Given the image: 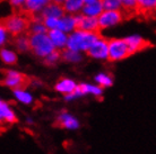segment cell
Returning a JSON list of instances; mask_svg holds the SVG:
<instances>
[{
  "mask_svg": "<svg viewBox=\"0 0 156 154\" xmlns=\"http://www.w3.org/2000/svg\"><path fill=\"white\" fill-rule=\"evenodd\" d=\"M102 37L98 33H88V32H75L67 38V49L70 51H86L88 50L95 42Z\"/></svg>",
  "mask_w": 156,
  "mask_h": 154,
  "instance_id": "obj_1",
  "label": "cell"
},
{
  "mask_svg": "<svg viewBox=\"0 0 156 154\" xmlns=\"http://www.w3.org/2000/svg\"><path fill=\"white\" fill-rule=\"evenodd\" d=\"M27 35V34H26ZM28 36V47L37 56L45 58L55 50L50 38L47 34H32Z\"/></svg>",
  "mask_w": 156,
  "mask_h": 154,
  "instance_id": "obj_2",
  "label": "cell"
},
{
  "mask_svg": "<svg viewBox=\"0 0 156 154\" xmlns=\"http://www.w3.org/2000/svg\"><path fill=\"white\" fill-rule=\"evenodd\" d=\"M130 56L125 39H108V60L119 61Z\"/></svg>",
  "mask_w": 156,
  "mask_h": 154,
  "instance_id": "obj_3",
  "label": "cell"
},
{
  "mask_svg": "<svg viewBox=\"0 0 156 154\" xmlns=\"http://www.w3.org/2000/svg\"><path fill=\"white\" fill-rule=\"evenodd\" d=\"M74 31L101 34V29H100L98 23V17H86L83 15H75Z\"/></svg>",
  "mask_w": 156,
  "mask_h": 154,
  "instance_id": "obj_4",
  "label": "cell"
},
{
  "mask_svg": "<svg viewBox=\"0 0 156 154\" xmlns=\"http://www.w3.org/2000/svg\"><path fill=\"white\" fill-rule=\"evenodd\" d=\"M122 16L119 10H105L102 12L100 16H98V23L100 29L108 28L110 26H113L122 22Z\"/></svg>",
  "mask_w": 156,
  "mask_h": 154,
  "instance_id": "obj_5",
  "label": "cell"
},
{
  "mask_svg": "<svg viewBox=\"0 0 156 154\" xmlns=\"http://www.w3.org/2000/svg\"><path fill=\"white\" fill-rule=\"evenodd\" d=\"M28 79L24 74L16 71H6V78L4 80V85L12 89H25L27 85Z\"/></svg>",
  "mask_w": 156,
  "mask_h": 154,
  "instance_id": "obj_6",
  "label": "cell"
},
{
  "mask_svg": "<svg viewBox=\"0 0 156 154\" xmlns=\"http://www.w3.org/2000/svg\"><path fill=\"white\" fill-rule=\"evenodd\" d=\"M156 0H137V16L141 19L155 18Z\"/></svg>",
  "mask_w": 156,
  "mask_h": 154,
  "instance_id": "obj_7",
  "label": "cell"
},
{
  "mask_svg": "<svg viewBox=\"0 0 156 154\" xmlns=\"http://www.w3.org/2000/svg\"><path fill=\"white\" fill-rule=\"evenodd\" d=\"M125 42H126V44H127V46H128L129 54H130V55L137 53V52L146 50V49L149 46H153V44L149 42V41L143 38L140 36H137V35L125 38Z\"/></svg>",
  "mask_w": 156,
  "mask_h": 154,
  "instance_id": "obj_8",
  "label": "cell"
},
{
  "mask_svg": "<svg viewBox=\"0 0 156 154\" xmlns=\"http://www.w3.org/2000/svg\"><path fill=\"white\" fill-rule=\"evenodd\" d=\"M86 53L88 56L94 59H106L108 58V39L102 36L88 50H86Z\"/></svg>",
  "mask_w": 156,
  "mask_h": 154,
  "instance_id": "obj_9",
  "label": "cell"
},
{
  "mask_svg": "<svg viewBox=\"0 0 156 154\" xmlns=\"http://www.w3.org/2000/svg\"><path fill=\"white\" fill-rule=\"evenodd\" d=\"M57 124L59 125V127L65 128L67 131H76L80 127L79 120L74 115L67 112H62L59 114L57 118Z\"/></svg>",
  "mask_w": 156,
  "mask_h": 154,
  "instance_id": "obj_10",
  "label": "cell"
},
{
  "mask_svg": "<svg viewBox=\"0 0 156 154\" xmlns=\"http://www.w3.org/2000/svg\"><path fill=\"white\" fill-rule=\"evenodd\" d=\"M40 14H41L43 19L44 18H58V19H60V18L67 16V14L63 10L62 6L55 4V2L51 1V0L50 2L40 12Z\"/></svg>",
  "mask_w": 156,
  "mask_h": 154,
  "instance_id": "obj_11",
  "label": "cell"
},
{
  "mask_svg": "<svg viewBox=\"0 0 156 154\" xmlns=\"http://www.w3.org/2000/svg\"><path fill=\"white\" fill-rule=\"evenodd\" d=\"M17 122V116H16L14 109L10 107V105L1 101L0 102V126L5 124H14Z\"/></svg>",
  "mask_w": 156,
  "mask_h": 154,
  "instance_id": "obj_12",
  "label": "cell"
},
{
  "mask_svg": "<svg viewBox=\"0 0 156 154\" xmlns=\"http://www.w3.org/2000/svg\"><path fill=\"white\" fill-rule=\"evenodd\" d=\"M47 35L49 36V38H50L52 45L55 46V49L61 50V49L66 46L68 37H67L63 32L59 31V29H50V31H48Z\"/></svg>",
  "mask_w": 156,
  "mask_h": 154,
  "instance_id": "obj_13",
  "label": "cell"
},
{
  "mask_svg": "<svg viewBox=\"0 0 156 154\" xmlns=\"http://www.w3.org/2000/svg\"><path fill=\"white\" fill-rule=\"evenodd\" d=\"M103 12V7L100 0H96L93 4H88L83 6L82 8V14L80 15L86 16V17H98Z\"/></svg>",
  "mask_w": 156,
  "mask_h": 154,
  "instance_id": "obj_14",
  "label": "cell"
},
{
  "mask_svg": "<svg viewBox=\"0 0 156 154\" xmlns=\"http://www.w3.org/2000/svg\"><path fill=\"white\" fill-rule=\"evenodd\" d=\"M77 85H76V82L74 80H70V79H61V80H59L57 82V85H55V89L58 91V92L62 93V95H69L74 91L75 89H76Z\"/></svg>",
  "mask_w": 156,
  "mask_h": 154,
  "instance_id": "obj_15",
  "label": "cell"
},
{
  "mask_svg": "<svg viewBox=\"0 0 156 154\" xmlns=\"http://www.w3.org/2000/svg\"><path fill=\"white\" fill-rule=\"evenodd\" d=\"M49 2L50 0H25L23 8L33 15V14L41 12Z\"/></svg>",
  "mask_w": 156,
  "mask_h": 154,
  "instance_id": "obj_16",
  "label": "cell"
},
{
  "mask_svg": "<svg viewBox=\"0 0 156 154\" xmlns=\"http://www.w3.org/2000/svg\"><path fill=\"white\" fill-rule=\"evenodd\" d=\"M84 6L83 0H63L62 8L66 14L74 16L76 12H78Z\"/></svg>",
  "mask_w": 156,
  "mask_h": 154,
  "instance_id": "obj_17",
  "label": "cell"
},
{
  "mask_svg": "<svg viewBox=\"0 0 156 154\" xmlns=\"http://www.w3.org/2000/svg\"><path fill=\"white\" fill-rule=\"evenodd\" d=\"M80 92L83 93V96L85 95H93L95 97H101L103 95V89L98 85H90V83H80L77 85Z\"/></svg>",
  "mask_w": 156,
  "mask_h": 154,
  "instance_id": "obj_18",
  "label": "cell"
},
{
  "mask_svg": "<svg viewBox=\"0 0 156 154\" xmlns=\"http://www.w3.org/2000/svg\"><path fill=\"white\" fill-rule=\"evenodd\" d=\"M74 28H75V15L74 16L67 15L59 19L57 29H59V31H61L65 33V32L74 31Z\"/></svg>",
  "mask_w": 156,
  "mask_h": 154,
  "instance_id": "obj_19",
  "label": "cell"
},
{
  "mask_svg": "<svg viewBox=\"0 0 156 154\" xmlns=\"http://www.w3.org/2000/svg\"><path fill=\"white\" fill-rule=\"evenodd\" d=\"M14 97H15V99L18 102L23 105H31L33 104V96H32L31 93L26 91L25 89H14Z\"/></svg>",
  "mask_w": 156,
  "mask_h": 154,
  "instance_id": "obj_20",
  "label": "cell"
},
{
  "mask_svg": "<svg viewBox=\"0 0 156 154\" xmlns=\"http://www.w3.org/2000/svg\"><path fill=\"white\" fill-rule=\"evenodd\" d=\"M60 59L68 62H78L82 60V56L78 54V52L70 51L68 49H61L60 50Z\"/></svg>",
  "mask_w": 156,
  "mask_h": 154,
  "instance_id": "obj_21",
  "label": "cell"
},
{
  "mask_svg": "<svg viewBox=\"0 0 156 154\" xmlns=\"http://www.w3.org/2000/svg\"><path fill=\"white\" fill-rule=\"evenodd\" d=\"M95 81L98 82V85L103 88H108L113 85V79L105 73H100L95 77Z\"/></svg>",
  "mask_w": 156,
  "mask_h": 154,
  "instance_id": "obj_22",
  "label": "cell"
},
{
  "mask_svg": "<svg viewBox=\"0 0 156 154\" xmlns=\"http://www.w3.org/2000/svg\"><path fill=\"white\" fill-rule=\"evenodd\" d=\"M0 56H1V60H2L6 64H15L16 62H17L16 54L9 50H1Z\"/></svg>",
  "mask_w": 156,
  "mask_h": 154,
  "instance_id": "obj_23",
  "label": "cell"
},
{
  "mask_svg": "<svg viewBox=\"0 0 156 154\" xmlns=\"http://www.w3.org/2000/svg\"><path fill=\"white\" fill-rule=\"evenodd\" d=\"M102 7L105 10H119L121 7V0H100Z\"/></svg>",
  "mask_w": 156,
  "mask_h": 154,
  "instance_id": "obj_24",
  "label": "cell"
},
{
  "mask_svg": "<svg viewBox=\"0 0 156 154\" xmlns=\"http://www.w3.org/2000/svg\"><path fill=\"white\" fill-rule=\"evenodd\" d=\"M16 46L20 51H25V50H30L28 47V36L26 34L25 35H20L16 37Z\"/></svg>",
  "mask_w": 156,
  "mask_h": 154,
  "instance_id": "obj_25",
  "label": "cell"
},
{
  "mask_svg": "<svg viewBox=\"0 0 156 154\" xmlns=\"http://www.w3.org/2000/svg\"><path fill=\"white\" fill-rule=\"evenodd\" d=\"M44 59H45L44 61H45L47 64H53V63H55L57 61L60 60V50L55 49V50L52 51L49 55H47Z\"/></svg>",
  "mask_w": 156,
  "mask_h": 154,
  "instance_id": "obj_26",
  "label": "cell"
},
{
  "mask_svg": "<svg viewBox=\"0 0 156 154\" xmlns=\"http://www.w3.org/2000/svg\"><path fill=\"white\" fill-rule=\"evenodd\" d=\"M10 1V4H12V8H14V12H15L16 9H20L24 6L25 4V0H9Z\"/></svg>",
  "mask_w": 156,
  "mask_h": 154,
  "instance_id": "obj_27",
  "label": "cell"
},
{
  "mask_svg": "<svg viewBox=\"0 0 156 154\" xmlns=\"http://www.w3.org/2000/svg\"><path fill=\"white\" fill-rule=\"evenodd\" d=\"M6 42V29L2 26H0V45H2Z\"/></svg>",
  "mask_w": 156,
  "mask_h": 154,
  "instance_id": "obj_28",
  "label": "cell"
},
{
  "mask_svg": "<svg viewBox=\"0 0 156 154\" xmlns=\"http://www.w3.org/2000/svg\"><path fill=\"white\" fill-rule=\"evenodd\" d=\"M96 0H83V2L85 5H88V4H93V2H95Z\"/></svg>",
  "mask_w": 156,
  "mask_h": 154,
  "instance_id": "obj_29",
  "label": "cell"
},
{
  "mask_svg": "<svg viewBox=\"0 0 156 154\" xmlns=\"http://www.w3.org/2000/svg\"><path fill=\"white\" fill-rule=\"evenodd\" d=\"M26 124H27V125H33V124H34V120L28 117L27 119H26Z\"/></svg>",
  "mask_w": 156,
  "mask_h": 154,
  "instance_id": "obj_30",
  "label": "cell"
},
{
  "mask_svg": "<svg viewBox=\"0 0 156 154\" xmlns=\"http://www.w3.org/2000/svg\"><path fill=\"white\" fill-rule=\"evenodd\" d=\"M1 101H2V100H1V99H0V102H1Z\"/></svg>",
  "mask_w": 156,
  "mask_h": 154,
  "instance_id": "obj_31",
  "label": "cell"
}]
</instances>
